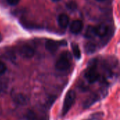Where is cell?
<instances>
[{"label":"cell","instance_id":"obj_9","mask_svg":"<svg viewBox=\"0 0 120 120\" xmlns=\"http://www.w3.org/2000/svg\"><path fill=\"white\" fill-rule=\"evenodd\" d=\"M95 29H96V35L101 37L106 35L108 32V27L107 25L104 23H101L98 25L97 27H95Z\"/></svg>","mask_w":120,"mask_h":120},{"label":"cell","instance_id":"obj_7","mask_svg":"<svg viewBox=\"0 0 120 120\" xmlns=\"http://www.w3.org/2000/svg\"><path fill=\"white\" fill-rule=\"evenodd\" d=\"M58 23L62 28H65L70 23L69 16L65 13H61L58 17Z\"/></svg>","mask_w":120,"mask_h":120},{"label":"cell","instance_id":"obj_2","mask_svg":"<svg viewBox=\"0 0 120 120\" xmlns=\"http://www.w3.org/2000/svg\"><path fill=\"white\" fill-rule=\"evenodd\" d=\"M75 98H76V94L75 92L72 90H70L64 99V102H63V105L62 108V117L65 116L68 112L70 111V110L71 109L72 106L73 105L75 101Z\"/></svg>","mask_w":120,"mask_h":120},{"label":"cell","instance_id":"obj_8","mask_svg":"<svg viewBox=\"0 0 120 120\" xmlns=\"http://www.w3.org/2000/svg\"><path fill=\"white\" fill-rule=\"evenodd\" d=\"M45 47L50 52H55L59 47V42L53 40H49L45 43Z\"/></svg>","mask_w":120,"mask_h":120},{"label":"cell","instance_id":"obj_5","mask_svg":"<svg viewBox=\"0 0 120 120\" xmlns=\"http://www.w3.org/2000/svg\"><path fill=\"white\" fill-rule=\"evenodd\" d=\"M83 27H84V25L82 21L75 20V21H73L72 23L70 24V30L71 33H72L73 34H78L82 30Z\"/></svg>","mask_w":120,"mask_h":120},{"label":"cell","instance_id":"obj_15","mask_svg":"<svg viewBox=\"0 0 120 120\" xmlns=\"http://www.w3.org/2000/svg\"><path fill=\"white\" fill-rule=\"evenodd\" d=\"M6 69H7L6 65L2 61L0 60V75L4 74L6 71Z\"/></svg>","mask_w":120,"mask_h":120},{"label":"cell","instance_id":"obj_12","mask_svg":"<svg viewBox=\"0 0 120 120\" xmlns=\"http://www.w3.org/2000/svg\"><path fill=\"white\" fill-rule=\"evenodd\" d=\"M25 120H41L39 119V117H38L37 114L32 111V110H30L27 115L25 117Z\"/></svg>","mask_w":120,"mask_h":120},{"label":"cell","instance_id":"obj_1","mask_svg":"<svg viewBox=\"0 0 120 120\" xmlns=\"http://www.w3.org/2000/svg\"><path fill=\"white\" fill-rule=\"evenodd\" d=\"M97 60L93 59L92 61L90 62L86 71L85 78L87 80V81L90 83H94L96 82L100 78V74L97 70Z\"/></svg>","mask_w":120,"mask_h":120},{"label":"cell","instance_id":"obj_4","mask_svg":"<svg viewBox=\"0 0 120 120\" xmlns=\"http://www.w3.org/2000/svg\"><path fill=\"white\" fill-rule=\"evenodd\" d=\"M18 52L21 57L24 58H27V59L32 58L34 55V53H35L34 49L30 45H27V44L20 45L18 48Z\"/></svg>","mask_w":120,"mask_h":120},{"label":"cell","instance_id":"obj_20","mask_svg":"<svg viewBox=\"0 0 120 120\" xmlns=\"http://www.w3.org/2000/svg\"><path fill=\"white\" fill-rule=\"evenodd\" d=\"M97 1H103V0H97Z\"/></svg>","mask_w":120,"mask_h":120},{"label":"cell","instance_id":"obj_17","mask_svg":"<svg viewBox=\"0 0 120 120\" xmlns=\"http://www.w3.org/2000/svg\"><path fill=\"white\" fill-rule=\"evenodd\" d=\"M20 0H7V3L11 6H15L19 3Z\"/></svg>","mask_w":120,"mask_h":120},{"label":"cell","instance_id":"obj_3","mask_svg":"<svg viewBox=\"0 0 120 120\" xmlns=\"http://www.w3.org/2000/svg\"><path fill=\"white\" fill-rule=\"evenodd\" d=\"M70 59L71 55L68 52H65L62 53L60 56V58L56 62V68L58 71H67L70 67Z\"/></svg>","mask_w":120,"mask_h":120},{"label":"cell","instance_id":"obj_16","mask_svg":"<svg viewBox=\"0 0 120 120\" xmlns=\"http://www.w3.org/2000/svg\"><path fill=\"white\" fill-rule=\"evenodd\" d=\"M6 88V83L2 79H0V92L4 91Z\"/></svg>","mask_w":120,"mask_h":120},{"label":"cell","instance_id":"obj_6","mask_svg":"<svg viewBox=\"0 0 120 120\" xmlns=\"http://www.w3.org/2000/svg\"><path fill=\"white\" fill-rule=\"evenodd\" d=\"M13 100L16 104L20 105H26L29 101V98L22 93H17L14 95L13 97Z\"/></svg>","mask_w":120,"mask_h":120},{"label":"cell","instance_id":"obj_10","mask_svg":"<svg viewBox=\"0 0 120 120\" xmlns=\"http://www.w3.org/2000/svg\"><path fill=\"white\" fill-rule=\"evenodd\" d=\"M96 35V29L95 27L92 25H89L86 28V33H85V36L87 38H92L94 37Z\"/></svg>","mask_w":120,"mask_h":120},{"label":"cell","instance_id":"obj_13","mask_svg":"<svg viewBox=\"0 0 120 120\" xmlns=\"http://www.w3.org/2000/svg\"><path fill=\"white\" fill-rule=\"evenodd\" d=\"M85 50L88 54L94 53L96 50V45L93 42H89L86 43V45L85 46Z\"/></svg>","mask_w":120,"mask_h":120},{"label":"cell","instance_id":"obj_19","mask_svg":"<svg viewBox=\"0 0 120 120\" xmlns=\"http://www.w3.org/2000/svg\"><path fill=\"white\" fill-rule=\"evenodd\" d=\"M52 1H54V2H57V1H59L60 0H51Z\"/></svg>","mask_w":120,"mask_h":120},{"label":"cell","instance_id":"obj_18","mask_svg":"<svg viewBox=\"0 0 120 120\" xmlns=\"http://www.w3.org/2000/svg\"><path fill=\"white\" fill-rule=\"evenodd\" d=\"M1 40H2V35H1V34L0 33V42H1Z\"/></svg>","mask_w":120,"mask_h":120},{"label":"cell","instance_id":"obj_14","mask_svg":"<svg viewBox=\"0 0 120 120\" xmlns=\"http://www.w3.org/2000/svg\"><path fill=\"white\" fill-rule=\"evenodd\" d=\"M66 6H67V8L68 9L73 11V10H75L77 8V4H76V2H75L73 1H69L67 4Z\"/></svg>","mask_w":120,"mask_h":120},{"label":"cell","instance_id":"obj_11","mask_svg":"<svg viewBox=\"0 0 120 120\" xmlns=\"http://www.w3.org/2000/svg\"><path fill=\"white\" fill-rule=\"evenodd\" d=\"M72 53H73L75 57L77 59H79L81 58V51H80V49H79L78 45L73 43L72 45Z\"/></svg>","mask_w":120,"mask_h":120}]
</instances>
